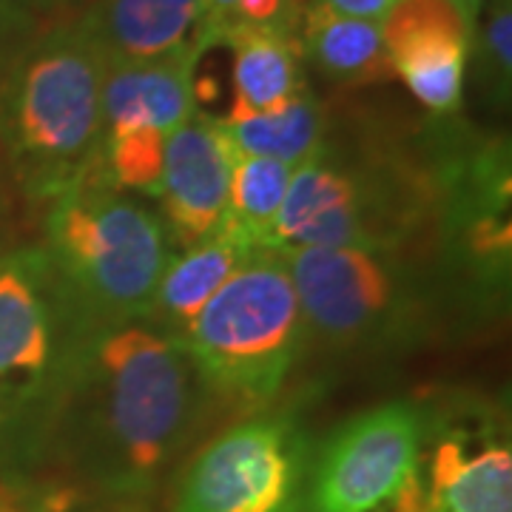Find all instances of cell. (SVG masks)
<instances>
[{"label": "cell", "instance_id": "6", "mask_svg": "<svg viewBox=\"0 0 512 512\" xmlns=\"http://www.w3.org/2000/svg\"><path fill=\"white\" fill-rule=\"evenodd\" d=\"M311 450L285 413L239 421L185 464L174 512H305Z\"/></svg>", "mask_w": 512, "mask_h": 512}, {"label": "cell", "instance_id": "12", "mask_svg": "<svg viewBox=\"0 0 512 512\" xmlns=\"http://www.w3.org/2000/svg\"><path fill=\"white\" fill-rule=\"evenodd\" d=\"M234 148L217 117L194 114L165 140L163 228L177 245H194L220 228L228 211Z\"/></svg>", "mask_w": 512, "mask_h": 512}, {"label": "cell", "instance_id": "1", "mask_svg": "<svg viewBox=\"0 0 512 512\" xmlns=\"http://www.w3.org/2000/svg\"><path fill=\"white\" fill-rule=\"evenodd\" d=\"M208 384L148 322L94 330L69 353L43 410L63 470L103 498L154 493L200 430Z\"/></svg>", "mask_w": 512, "mask_h": 512}, {"label": "cell", "instance_id": "16", "mask_svg": "<svg viewBox=\"0 0 512 512\" xmlns=\"http://www.w3.org/2000/svg\"><path fill=\"white\" fill-rule=\"evenodd\" d=\"M234 52V100L225 123L271 114L308 92L299 37L276 29H245L222 40Z\"/></svg>", "mask_w": 512, "mask_h": 512}, {"label": "cell", "instance_id": "13", "mask_svg": "<svg viewBox=\"0 0 512 512\" xmlns=\"http://www.w3.org/2000/svg\"><path fill=\"white\" fill-rule=\"evenodd\" d=\"M74 20L106 63L205 55L202 0H89Z\"/></svg>", "mask_w": 512, "mask_h": 512}, {"label": "cell", "instance_id": "20", "mask_svg": "<svg viewBox=\"0 0 512 512\" xmlns=\"http://www.w3.org/2000/svg\"><path fill=\"white\" fill-rule=\"evenodd\" d=\"M473 86L495 106L510 103L512 86V0H484L473 26L470 57Z\"/></svg>", "mask_w": 512, "mask_h": 512}, {"label": "cell", "instance_id": "18", "mask_svg": "<svg viewBox=\"0 0 512 512\" xmlns=\"http://www.w3.org/2000/svg\"><path fill=\"white\" fill-rule=\"evenodd\" d=\"M220 126L234 148V154L271 157V160H279L291 168L311 160L322 148V143L328 140V117L311 89L293 97L288 106L271 111V114L248 117L239 123L220 120Z\"/></svg>", "mask_w": 512, "mask_h": 512}, {"label": "cell", "instance_id": "22", "mask_svg": "<svg viewBox=\"0 0 512 512\" xmlns=\"http://www.w3.org/2000/svg\"><path fill=\"white\" fill-rule=\"evenodd\" d=\"M308 0H202L205 49L245 29H276L299 37V20Z\"/></svg>", "mask_w": 512, "mask_h": 512}, {"label": "cell", "instance_id": "17", "mask_svg": "<svg viewBox=\"0 0 512 512\" xmlns=\"http://www.w3.org/2000/svg\"><path fill=\"white\" fill-rule=\"evenodd\" d=\"M248 251L254 248H245L220 222L217 231L183 248V254L168 256L146 319L148 325L163 330L171 339H180Z\"/></svg>", "mask_w": 512, "mask_h": 512}, {"label": "cell", "instance_id": "9", "mask_svg": "<svg viewBox=\"0 0 512 512\" xmlns=\"http://www.w3.org/2000/svg\"><path fill=\"white\" fill-rule=\"evenodd\" d=\"M77 342L43 251L0 256V424L43 416Z\"/></svg>", "mask_w": 512, "mask_h": 512}, {"label": "cell", "instance_id": "14", "mask_svg": "<svg viewBox=\"0 0 512 512\" xmlns=\"http://www.w3.org/2000/svg\"><path fill=\"white\" fill-rule=\"evenodd\" d=\"M197 63L200 57L194 55L106 63L103 140L137 128L171 134L191 120L197 114Z\"/></svg>", "mask_w": 512, "mask_h": 512}, {"label": "cell", "instance_id": "24", "mask_svg": "<svg viewBox=\"0 0 512 512\" xmlns=\"http://www.w3.org/2000/svg\"><path fill=\"white\" fill-rule=\"evenodd\" d=\"M313 3H322V6H328L330 12H339V15H348V18L382 23V18L390 12V6L396 0H313Z\"/></svg>", "mask_w": 512, "mask_h": 512}, {"label": "cell", "instance_id": "23", "mask_svg": "<svg viewBox=\"0 0 512 512\" xmlns=\"http://www.w3.org/2000/svg\"><path fill=\"white\" fill-rule=\"evenodd\" d=\"M89 0H0V23L12 35H32L74 20Z\"/></svg>", "mask_w": 512, "mask_h": 512}, {"label": "cell", "instance_id": "27", "mask_svg": "<svg viewBox=\"0 0 512 512\" xmlns=\"http://www.w3.org/2000/svg\"><path fill=\"white\" fill-rule=\"evenodd\" d=\"M126 512H140V510H126Z\"/></svg>", "mask_w": 512, "mask_h": 512}, {"label": "cell", "instance_id": "15", "mask_svg": "<svg viewBox=\"0 0 512 512\" xmlns=\"http://www.w3.org/2000/svg\"><path fill=\"white\" fill-rule=\"evenodd\" d=\"M299 52L322 80L342 89H362L393 80L384 52L382 23L348 18L308 0L299 20Z\"/></svg>", "mask_w": 512, "mask_h": 512}, {"label": "cell", "instance_id": "2", "mask_svg": "<svg viewBox=\"0 0 512 512\" xmlns=\"http://www.w3.org/2000/svg\"><path fill=\"white\" fill-rule=\"evenodd\" d=\"M106 57L77 20L32 35L0 63V143L20 188L52 202L100 171Z\"/></svg>", "mask_w": 512, "mask_h": 512}, {"label": "cell", "instance_id": "21", "mask_svg": "<svg viewBox=\"0 0 512 512\" xmlns=\"http://www.w3.org/2000/svg\"><path fill=\"white\" fill-rule=\"evenodd\" d=\"M165 140L168 134L154 128L123 131L103 140L100 174L117 191H143L157 197L163 180Z\"/></svg>", "mask_w": 512, "mask_h": 512}, {"label": "cell", "instance_id": "26", "mask_svg": "<svg viewBox=\"0 0 512 512\" xmlns=\"http://www.w3.org/2000/svg\"><path fill=\"white\" fill-rule=\"evenodd\" d=\"M35 512H55V501H52V498L40 501V504L35 507Z\"/></svg>", "mask_w": 512, "mask_h": 512}, {"label": "cell", "instance_id": "3", "mask_svg": "<svg viewBox=\"0 0 512 512\" xmlns=\"http://www.w3.org/2000/svg\"><path fill=\"white\" fill-rule=\"evenodd\" d=\"M40 251L80 339L146 322L171 256L163 222L100 171L49 202Z\"/></svg>", "mask_w": 512, "mask_h": 512}, {"label": "cell", "instance_id": "8", "mask_svg": "<svg viewBox=\"0 0 512 512\" xmlns=\"http://www.w3.org/2000/svg\"><path fill=\"white\" fill-rule=\"evenodd\" d=\"M427 407L379 404L339 424L311 450L305 512H382L421 470Z\"/></svg>", "mask_w": 512, "mask_h": 512}, {"label": "cell", "instance_id": "4", "mask_svg": "<svg viewBox=\"0 0 512 512\" xmlns=\"http://www.w3.org/2000/svg\"><path fill=\"white\" fill-rule=\"evenodd\" d=\"M211 393L262 407L308 345L282 251L254 248L177 339Z\"/></svg>", "mask_w": 512, "mask_h": 512}, {"label": "cell", "instance_id": "25", "mask_svg": "<svg viewBox=\"0 0 512 512\" xmlns=\"http://www.w3.org/2000/svg\"><path fill=\"white\" fill-rule=\"evenodd\" d=\"M40 501H26L23 495L0 484V512H35Z\"/></svg>", "mask_w": 512, "mask_h": 512}, {"label": "cell", "instance_id": "10", "mask_svg": "<svg viewBox=\"0 0 512 512\" xmlns=\"http://www.w3.org/2000/svg\"><path fill=\"white\" fill-rule=\"evenodd\" d=\"M421 473L427 512H512L510 436L495 416L427 407Z\"/></svg>", "mask_w": 512, "mask_h": 512}, {"label": "cell", "instance_id": "7", "mask_svg": "<svg viewBox=\"0 0 512 512\" xmlns=\"http://www.w3.org/2000/svg\"><path fill=\"white\" fill-rule=\"evenodd\" d=\"M308 342L330 350L387 345L410 325V288L393 251L288 248Z\"/></svg>", "mask_w": 512, "mask_h": 512}, {"label": "cell", "instance_id": "5", "mask_svg": "<svg viewBox=\"0 0 512 512\" xmlns=\"http://www.w3.org/2000/svg\"><path fill=\"white\" fill-rule=\"evenodd\" d=\"M433 202L430 188L399 168L342 157L328 140L296 165L274 231L276 251H399Z\"/></svg>", "mask_w": 512, "mask_h": 512}, {"label": "cell", "instance_id": "19", "mask_svg": "<svg viewBox=\"0 0 512 512\" xmlns=\"http://www.w3.org/2000/svg\"><path fill=\"white\" fill-rule=\"evenodd\" d=\"M291 171V165L271 157L234 154L231 194L222 225L245 248H274L276 220L291 183Z\"/></svg>", "mask_w": 512, "mask_h": 512}, {"label": "cell", "instance_id": "11", "mask_svg": "<svg viewBox=\"0 0 512 512\" xmlns=\"http://www.w3.org/2000/svg\"><path fill=\"white\" fill-rule=\"evenodd\" d=\"M393 77L433 114L461 106L473 29L453 0H396L382 18Z\"/></svg>", "mask_w": 512, "mask_h": 512}]
</instances>
